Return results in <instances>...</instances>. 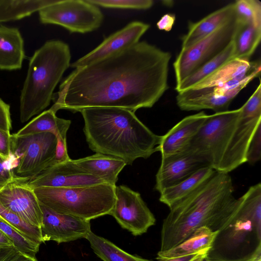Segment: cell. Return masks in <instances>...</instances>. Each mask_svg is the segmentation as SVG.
<instances>
[{
    "mask_svg": "<svg viewBox=\"0 0 261 261\" xmlns=\"http://www.w3.org/2000/svg\"><path fill=\"white\" fill-rule=\"evenodd\" d=\"M259 64V63L258 64L256 62H251L249 60L233 59L191 88H211L233 79L243 78Z\"/></svg>",
    "mask_w": 261,
    "mask_h": 261,
    "instance_id": "cb8c5ba5",
    "label": "cell"
},
{
    "mask_svg": "<svg viewBox=\"0 0 261 261\" xmlns=\"http://www.w3.org/2000/svg\"><path fill=\"white\" fill-rule=\"evenodd\" d=\"M57 143L53 165L66 162L70 160L66 143V138H57Z\"/></svg>",
    "mask_w": 261,
    "mask_h": 261,
    "instance_id": "d590c367",
    "label": "cell"
},
{
    "mask_svg": "<svg viewBox=\"0 0 261 261\" xmlns=\"http://www.w3.org/2000/svg\"><path fill=\"white\" fill-rule=\"evenodd\" d=\"M17 249L14 246L0 247V261H4Z\"/></svg>",
    "mask_w": 261,
    "mask_h": 261,
    "instance_id": "7bdbcfd3",
    "label": "cell"
},
{
    "mask_svg": "<svg viewBox=\"0 0 261 261\" xmlns=\"http://www.w3.org/2000/svg\"><path fill=\"white\" fill-rule=\"evenodd\" d=\"M207 115L203 111L187 116L161 136L157 147L162 156L185 150L196 135Z\"/></svg>",
    "mask_w": 261,
    "mask_h": 261,
    "instance_id": "d6986e66",
    "label": "cell"
},
{
    "mask_svg": "<svg viewBox=\"0 0 261 261\" xmlns=\"http://www.w3.org/2000/svg\"><path fill=\"white\" fill-rule=\"evenodd\" d=\"M57 137L50 133L11 137V152L18 160L15 177L28 180L54 164Z\"/></svg>",
    "mask_w": 261,
    "mask_h": 261,
    "instance_id": "ba28073f",
    "label": "cell"
},
{
    "mask_svg": "<svg viewBox=\"0 0 261 261\" xmlns=\"http://www.w3.org/2000/svg\"><path fill=\"white\" fill-rule=\"evenodd\" d=\"M0 128L10 132L12 128L10 106L0 98Z\"/></svg>",
    "mask_w": 261,
    "mask_h": 261,
    "instance_id": "8d00e7d4",
    "label": "cell"
},
{
    "mask_svg": "<svg viewBox=\"0 0 261 261\" xmlns=\"http://www.w3.org/2000/svg\"><path fill=\"white\" fill-rule=\"evenodd\" d=\"M8 160L0 155V188L16 178L13 171L7 167Z\"/></svg>",
    "mask_w": 261,
    "mask_h": 261,
    "instance_id": "f35d334b",
    "label": "cell"
},
{
    "mask_svg": "<svg viewBox=\"0 0 261 261\" xmlns=\"http://www.w3.org/2000/svg\"><path fill=\"white\" fill-rule=\"evenodd\" d=\"M116 186L108 184L70 188L34 189L40 203L53 211L90 221L109 215L116 200Z\"/></svg>",
    "mask_w": 261,
    "mask_h": 261,
    "instance_id": "8992f818",
    "label": "cell"
},
{
    "mask_svg": "<svg viewBox=\"0 0 261 261\" xmlns=\"http://www.w3.org/2000/svg\"><path fill=\"white\" fill-rule=\"evenodd\" d=\"M238 21L261 29V3L258 0H238L234 3Z\"/></svg>",
    "mask_w": 261,
    "mask_h": 261,
    "instance_id": "1f68e13d",
    "label": "cell"
},
{
    "mask_svg": "<svg viewBox=\"0 0 261 261\" xmlns=\"http://www.w3.org/2000/svg\"><path fill=\"white\" fill-rule=\"evenodd\" d=\"M208 249L203 250L189 261H201L203 256L207 253Z\"/></svg>",
    "mask_w": 261,
    "mask_h": 261,
    "instance_id": "f6af8a7d",
    "label": "cell"
},
{
    "mask_svg": "<svg viewBox=\"0 0 261 261\" xmlns=\"http://www.w3.org/2000/svg\"><path fill=\"white\" fill-rule=\"evenodd\" d=\"M40 207L42 212L41 231L44 242L53 241L61 243L86 239L91 231L90 221L56 212L41 203Z\"/></svg>",
    "mask_w": 261,
    "mask_h": 261,
    "instance_id": "5bb4252c",
    "label": "cell"
},
{
    "mask_svg": "<svg viewBox=\"0 0 261 261\" xmlns=\"http://www.w3.org/2000/svg\"><path fill=\"white\" fill-rule=\"evenodd\" d=\"M24 42L19 30L0 25V69L13 70L22 67Z\"/></svg>",
    "mask_w": 261,
    "mask_h": 261,
    "instance_id": "7402d4cb",
    "label": "cell"
},
{
    "mask_svg": "<svg viewBox=\"0 0 261 261\" xmlns=\"http://www.w3.org/2000/svg\"><path fill=\"white\" fill-rule=\"evenodd\" d=\"M86 239L90 243L94 253L103 261H151L129 254L92 231L89 232Z\"/></svg>",
    "mask_w": 261,
    "mask_h": 261,
    "instance_id": "f546056e",
    "label": "cell"
},
{
    "mask_svg": "<svg viewBox=\"0 0 261 261\" xmlns=\"http://www.w3.org/2000/svg\"><path fill=\"white\" fill-rule=\"evenodd\" d=\"M238 22L232 40L233 59L249 60L259 44L261 29L250 23Z\"/></svg>",
    "mask_w": 261,
    "mask_h": 261,
    "instance_id": "4316f807",
    "label": "cell"
},
{
    "mask_svg": "<svg viewBox=\"0 0 261 261\" xmlns=\"http://www.w3.org/2000/svg\"><path fill=\"white\" fill-rule=\"evenodd\" d=\"M175 21V15L173 14H166L158 21L156 26L160 30L169 32L171 30Z\"/></svg>",
    "mask_w": 261,
    "mask_h": 261,
    "instance_id": "ab89813d",
    "label": "cell"
},
{
    "mask_svg": "<svg viewBox=\"0 0 261 261\" xmlns=\"http://www.w3.org/2000/svg\"><path fill=\"white\" fill-rule=\"evenodd\" d=\"M240 113L241 108L207 115L186 149L206 165L222 172L236 135Z\"/></svg>",
    "mask_w": 261,
    "mask_h": 261,
    "instance_id": "52a82bcc",
    "label": "cell"
},
{
    "mask_svg": "<svg viewBox=\"0 0 261 261\" xmlns=\"http://www.w3.org/2000/svg\"><path fill=\"white\" fill-rule=\"evenodd\" d=\"M83 131L93 151L118 158L126 165L158 151L161 136L155 134L130 110L113 107L82 110Z\"/></svg>",
    "mask_w": 261,
    "mask_h": 261,
    "instance_id": "3957f363",
    "label": "cell"
},
{
    "mask_svg": "<svg viewBox=\"0 0 261 261\" xmlns=\"http://www.w3.org/2000/svg\"><path fill=\"white\" fill-rule=\"evenodd\" d=\"M233 59V45L232 42L220 54L205 63L178 85L176 86L175 90L178 93L192 88Z\"/></svg>",
    "mask_w": 261,
    "mask_h": 261,
    "instance_id": "f1b7e54d",
    "label": "cell"
},
{
    "mask_svg": "<svg viewBox=\"0 0 261 261\" xmlns=\"http://www.w3.org/2000/svg\"><path fill=\"white\" fill-rule=\"evenodd\" d=\"M58 0L0 1V22L17 20L39 11Z\"/></svg>",
    "mask_w": 261,
    "mask_h": 261,
    "instance_id": "83f0119b",
    "label": "cell"
},
{
    "mask_svg": "<svg viewBox=\"0 0 261 261\" xmlns=\"http://www.w3.org/2000/svg\"><path fill=\"white\" fill-rule=\"evenodd\" d=\"M238 203L230 175L216 171L193 193L169 208L162 224L160 251L176 246L201 227L216 232L226 224Z\"/></svg>",
    "mask_w": 261,
    "mask_h": 261,
    "instance_id": "7a4b0ae2",
    "label": "cell"
},
{
    "mask_svg": "<svg viewBox=\"0 0 261 261\" xmlns=\"http://www.w3.org/2000/svg\"><path fill=\"white\" fill-rule=\"evenodd\" d=\"M236 17L234 4H228L196 22H190L181 38V49L187 48L208 36Z\"/></svg>",
    "mask_w": 261,
    "mask_h": 261,
    "instance_id": "ffe728a7",
    "label": "cell"
},
{
    "mask_svg": "<svg viewBox=\"0 0 261 261\" xmlns=\"http://www.w3.org/2000/svg\"><path fill=\"white\" fill-rule=\"evenodd\" d=\"M56 113L50 109L42 112L14 135L17 137H22L50 133L57 138H66L71 121L58 118Z\"/></svg>",
    "mask_w": 261,
    "mask_h": 261,
    "instance_id": "d4e9b609",
    "label": "cell"
},
{
    "mask_svg": "<svg viewBox=\"0 0 261 261\" xmlns=\"http://www.w3.org/2000/svg\"><path fill=\"white\" fill-rule=\"evenodd\" d=\"M14 246L12 241L0 230V247Z\"/></svg>",
    "mask_w": 261,
    "mask_h": 261,
    "instance_id": "ee69618b",
    "label": "cell"
},
{
    "mask_svg": "<svg viewBox=\"0 0 261 261\" xmlns=\"http://www.w3.org/2000/svg\"><path fill=\"white\" fill-rule=\"evenodd\" d=\"M261 158V124L255 132L247 148L246 162L254 165Z\"/></svg>",
    "mask_w": 261,
    "mask_h": 261,
    "instance_id": "e575fe53",
    "label": "cell"
},
{
    "mask_svg": "<svg viewBox=\"0 0 261 261\" xmlns=\"http://www.w3.org/2000/svg\"><path fill=\"white\" fill-rule=\"evenodd\" d=\"M237 88L231 92L220 94L214 92L208 88L189 89L178 93L176 103L182 111L212 110L217 112L228 110L232 100L243 89Z\"/></svg>",
    "mask_w": 261,
    "mask_h": 261,
    "instance_id": "ac0fdd59",
    "label": "cell"
},
{
    "mask_svg": "<svg viewBox=\"0 0 261 261\" xmlns=\"http://www.w3.org/2000/svg\"><path fill=\"white\" fill-rule=\"evenodd\" d=\"M0 230L13 242L14 246L21 252L36 258L40 245L25 238L8 222L0 218Z\"/></svg>",
    "mask_w": 261,
    "mask_h": 261,
    "instance_id": "d6a6232c",
    "label": "cell"
},
{
    "mask_svg": "<svg viewBox=\"0 0 261 261\" xmlns=\"http://www.w3.org/2000/svg\"><path fill=\"white\" fill-rule=\"evenodd\" d=\"M216 232L206 227L197 229L187 239L176 246L165 251H160L158 257L167 258L196 253L209 249Z\"/></svg>",
    "mask_w": 261,
    "mask_h": 261,
    "instance_id": "484cf974",
    "label": "cell"
},
{
    "mask_svg": "<svg viewBox=\"0 0 261 261\" xmlns=\"http://www.w3.org/2000/svg\"><path fill=\"white\" fill-rule=\"evenodd\" d=\"M0 218L12 225L30 240L39 245L44 243L40 228L30 225L18 216L6 208L1 202Z\"/></svg>",
    "mask_w": 261,
    "mask_h": 261,
    "instance_id": "4dcf8cb0",
    "label": "cell"
},
{
    "mask_svg": "<svg viewBox=\"0 0 261 261\" xmlns=\"http://www.w3.org/2000/svg\"><path fill=\"white\" fill-rule=\"evenodd\" d=\"M201 251H202V250H201ZM201 251H200V252H201ZM200 252L196 253L190 254H188V255L175 256V257L167 258H162V257L157 256L156 259L158 260V261H189L191 259H192L194 257H195Z\"/></svg>",
    "mask_w": 261,
    "mask_h": 261,
    "instance_id": "b9f144b4",
    "label": "cell"
},
{
    "mask_svg": "<svg viewBox=\"0 0 261 261\" xmlns=\"http://www.w3.org/2000/svg\"><path fill=\"white\" fill-rule=\"evenodd\" d=\"M238 25L236 17L192 46L181 49L173 63L176 86L229 46Z\"/></svg>",
    "mask_w": 261,
    "mask_h": 261,
    "instance_id": "9c48e42d",
    "label": "cell"
},
{
    "mask_svg": "<svg viewBox=\"0 0 261 261\" xmlns=\"http://www.w3.org/2000/svg\"><path fill=\"white\" fill-rule=\"evenodd\" d=\"M210 261H261V184L249 187L215 235L206 253Z\"/></svg>",
    "mask_w": 261,
    "mask_h": 261,
    "instance_id": "277c9868",
    "label": "cell"
},
{
    "mask_svg": "<svg viewBox=\"0 0 261 261\" xmlns=\"http://www.w3.org/2000/svg\"><path fill=\"white\" fill-rule=\"evenodd\" d=\"M261 124V84L241 107L236 136L225 164L223 172L228 173L246 162L249 144L258 126Z\"/></svg>",
    "mask_w": 261,
    "mask_h": 261,
    "instance_id": "7c38bea8",
    "label": "cell"
},
{
    "mask_svg": "<svg viewBox=\"0 0 261 261\" xmlns=\"http://www.w3.org/2000/svg\"><path fill=\"white\" fill-rule=\"evenodd\" d=\"M26 182L33 189L42 187L70 188L107 184L79 168L71 159L48 167Z\"/></svg>",
    "mask_w": 261,
    "mask_h": 261,
    "instance_id": "9a60e30c",
    "label": "cell"
},
{
    "mask_svg": "<svg viewBox=\"0 0 261 261\" xmlns=\"http://www.w3.org/2000/svg\"><path fill=\"white\" fill-rule=\"evenodd\" d=\"M69 45L57 40L46 41L29 62L20 96V120L24 123L40 114L50 104L54 91L70 66Z\"/></svg>",
    "mask_w": 261,
    "mask_h": 261,
    "instance_id": "5b68a950",
    "label": "cell"
},
{
    "mask_svg": "<svg viewBox=\"0 0 261 261\" xmlns=\"http://www.w3.org/2000/svg\"><path fill=\"white\" fill-rule=\"evenodd\" d=\"M4 261H38L37 258L32 257L16 250Z\"/></svg>",
    "mask_w": 261,
    "mask_h": 261,
    "instance_id": "60d3db41",
    "label": "cell"
},
{
    "mask_svg": "<svg viewBox=\"0 0 261 261\" xmlns=\"http://www.w3.org/2000/svg\"><path fill=\"white\" fill-rule=\"evenodd\" d=\"M115 196V202L109 215L123 228L137 236L145 233L155 224L153 214L139 192L126 186H116Z\"/></svg>",
    "mask_w": 261,
    "mask_h": 261,
    "instance_id": "8fae6325",
    "label": "cell"
},
{
    "mask_svg": "<svg viewBox=\"0 0 261 261\" xmlns=\"http://www.w3.org/2000/svg\"><path fill=\"white\" fill-rule=\"evenodd\" d=\"M99 7L122 9L146 10L153 5L152 0H88Z\"/></svg>",
    "mask_w": 261,
    "mask_h": 261,
    "instance_id": "836d02e7",
    "label": "cell"
},
{
    "mask_svg": "<svg viewBox=\"0 0 261 261\" xmlns=\"http://www.w3.org/2000/svg\"><path fill=\"white\" fill-rule=\"evenodd\" d=\"M216 172L208 166L201 167L180 182L164 189L159 200L169 208L193 193Z\"/></svg>",
    "mask_w": 261,
    "mask_h": 261,
    "instance_id": "603a6c76",
    "label": "cell"
},
{
    "mask_svg": "<svg viewBox=\"0 0 261 261\" xmlns=\"http://www.w3.org/2000/svg\"><path fill=\"white\" fill-rule=\"evenodd\" d=\"M170 53L145 41L76 68L61 83L50 108L73 113L94 107L135 112L151 108L168 89Z\"/></svg>",
    "mask_w": 261,
    "mask_h": 261,
    "instance_id": "6da1fadb",
    "label": "cell"
},
{
    "mask_svg": "<svg viewBox=\"0 0 261 261\" xmlns=\"http://www.w3.org/2000/svg\"><path fill=\"white\" fill-rule=\"evenodd\" d=\"M73 161L84 171L114 186H116L119 174L126 165L118 158L98 153Z\"/></svg>",
    "mask_w": 261,
    "mask_h": 261,
    "instance_id": "44dd1931",
    "label": "cell"
},
{
    "mask_svg": "<svg viewBox=\"0 0 261 261\" xmlns=\"http://www.w3.org/2000/svg\"><path fill=\"white\" fill-rule=\"evenodd\" d=\"M205 166L207 165L187 149L162 156L161 165L155 175L154 189L160 193L164 189L182 181Z\"/></svg>",
    "mask_w": 261,
    "mask_h": 261,
    "instance_id": "e0dca14e",
    "label": "cell"
},
{
    "mask_svg": "<svg viewBox=\"0 0 261 261\" xmlns=\"http://www.w3.org/2000/svg\"><path fill=\"white\" fill-rule=\"evenodd\" d=\"M44 24L61 26L71 33L85 34L100 27L103 15L99 7L88 0H58L39 11Z\"/></svg>",
    "mask_w": 261,
    "mask_h": 261,
    "instance_id": "30bf717a",
    "label": "cell"
},
{
    "mask_svg": "<svg viewBox=\"0 0 261 261\" xmlns=\"http://www.w3.org/2000/svg\"><path fill=\"white\" fill-rule=\"evenodd\" d=\"M150 27L149 24L135 21L106 38L96 48L70 64L79 68L125 49L137 43Z\"/></svg>",
    "mask_w": 261,
    "mask_h": 261,
    "instance_id": "2e32d148",
    "label": "cell"
},
{
    "mask_svg": "<svg viewBox=\"0 0 261 261\" xmlns=\"http://www.w3.org/2000/svg\"><path fill=\"white\" fill-rule=\"evenodd\" d=\"M201 261H210L209 259L206 256V253L203 256Z\"/></svg>",
    "mask_w": 261,
    "mask_h": 261,
    "instance_id": "bcb514c9",
    "label": "cell"
},
{
    "mask_svg": "<svg viewBox=\"0 0 261 261\" xmlns=\"http://www.w3.org/2000/svg\"><path fill=\"white\" fill-rule=\"evenodd\" d=\"M11 137L10 132L0 128V155L8 160L11 154Z\"/></svg>",
    "mask_w": 261,
    "mask_h": 261,
    "instance_id": "74e56055",
    "label": "cell"
},
{
    "mask_svg": "<svg viewBox=\"0 0 261 261\" xmlns=\"http://www.w3.org/2000/svg\"><path fill=\"white\" fill-rule=\"evenodd\" d=\"M27 180L16 177L0 188V202L22 220L41 229L42 212L34 189Z\"/></svg>",
    "mask_w": 261,
    "mask_h": 261,
    "instance_id": "4fadbf2b",
    "label": "cell"
}]
</instances>
